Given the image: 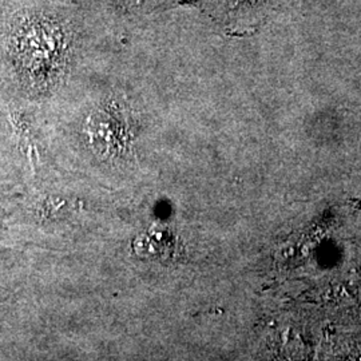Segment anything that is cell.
Segmentation results:
<instances>
[{"label":"cell","mask_w":361,"mask_h":361,"mask_svg":"<svg viewBox=\"0 0 361 361\" xmlns=\"http://www.w3.org/2000/svg\"><path fill=\"white\" fill-rule=\"evenodd\" d=\"M66 27L49 16H27L15 22L11 28V46L19 62L49 66L61 58L66 50Z\"/></svg>","instance_id":"1"},{"label":"cell","mask_w":361,"mask_h":361,"mask_svg":"<svg viewBox=\"0 0 361 361\" xmlns=\"http://www.w3.org/2000/svg\"><path fill=\"white\" fill-rule=\"evenodd\" d=\"M222 30L234 37L256 32L286 0H198Z\"/></svg>","instance_id":"2"},{"label":"cell","mask_w":361,"mask_h":361,"mask_svg":"<svg viewBox=\"0 0 361 361\" xmlns=\"http://www.w3.org/2000/svg\"><path fill=\"white\" fill-rule=\"evenodd\" d=\"M106 8L116 18L131 22L174 6L178 0H104Z\"/></svg>","instance_id":"3"}]
</instances>
